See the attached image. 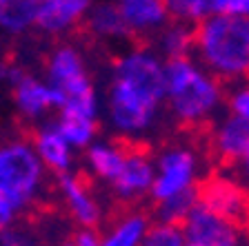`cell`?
<instances>
[{"label": "cell", "instance_id": "277c9868", "mask_svg": "<svg viewBox=\"0 0 249 246\" xmlns=\"http://www.w3.org/2000/svg\"><path fill=\"white\" fill-rule=\"evenodd\" d=\"M194 58L220 82L249 78V18L209 14L194 25Z\"/></svg>", "mask_w": 249, "mask_h": 246}, {"label": "cell", "instance_id": "484cf974", "mask_svg": "<svg viewBox=\"0 0 249 246\" xmlns=\"http://www.w3.org/2000/svg\"><path fill=\"white\" fill-rule=\"evenodd\" d=\"M227 113L249 122V84H238L227 96Z\"/></svg>", "mask_w": 249, "mask_h": 246}, {"label": "cell", "instance_id": "2e32d148", "mask_svg": "<svg viewBox=\"0 0 249 246\" xmlns=\"http://www.w3.org/2000/svg\"><path fill=\"white\" fill-rule=\"evenodd\" d=\"M127 153V144L116 140H93L85 149V169L93 180L103 184H111V180L120 171V164Z\"/></svg>", "mask_w": 249, "mask_h": 246}, {"label": "cell", "instance_id": "52a82bcc", "mask_svg": "<svg viewBox=\"0 0 249 246\" xmlns=\"http://www.w3.org/2000/svg\"><path fill=\"white\" fill-rule=\"evenodd\" d=\"M180 231L187 244L200 246H249V235L245 226L236 220L220 215L216 211L202 206L200 202L187 213L180 222Z\"/></svg>", "mask_w": 249, "mask_h": 246}, {"label": "cell", "instance_id": "4dcf8cb0", "mask_svg": "<svg viewBox=\"0 0 249 246\" xmlns=\"http://www.w3.org/2000/svg\"><path fill=\"white\" fill-rule=\"evenodd\" d=\"M185 246H200V244H185Z\"/></svg>", "mask_w": 249, "mask_h": 246}, {"label": "cell", "instance_id": "7c38bea8", "mask_svg": "<svg viewBox=\"0 0 249 246\" xmlns=\"http://www.w3.org/2000/svg\"><path fill=\"white\" fill-rule=\"evenodd\" d=\"M29 142L34 147V151H36L40 164L47 169V173L62 175L73 171L76 149L62 135L56 120H45V122L38 124V129L34 131V138Z\"/></svg>", "mask_w": 249, "mask_h": 246}, {"label": "cell", "instance_id": "8992f818", "mask_svg": "<svg viewBox=\"0 0 249 246\" xmlns=\"http://www.w3.org/2000/svg\"><path fill=\"white\" fill-rule=\"evenodd\" d=\"M202 180V158L192 144H169L154 158V182H151V200H171L178 195L198 193Z\"/></svg>", "mask_w": 249, "mask_h": 246}, {"label": "cell", "instance_id": "d6986e66", "mask_svg": "<svg viewBox=\"0 0 249 246\" xmlns=\"http://www.w3.org/2000/svg\"><path fill=\"white\" fill-rule=\"evenodd\" d=\"M85 22H87V29L100 40H124L129 36V31L124 27L114 2H96V5H91Z\"/></svg>", "mask_w": 249, "mask_h": 246}, {"label": "cell", "instance_id": "83f0119b", "mask_svg": "<svg viewBox=\"0 0 249 246\" xmlns=\"http://www.w3.org/2000/svg\"><path fill=\"white\" fill-rule=\"evenodd\" d=\"M233 173H236V182L249 193V144H247V149H245L243 158L233 164Z\"/></svg>", "mask_w": 249, "mask_h": 246}, {"label": "cell", "instance_id": "603a6c76", "mask_svg": "<svg viewBox=\"0 0 249 246\" xmlns=\"http://www.w3.org/2000/svg\"><path fill=\"white\" fill-rule=\"evenodd\" d=\"M0 246H49L36 226L18 222L0 229Z\"/></svg>", "mask_w": 249, "mask_h": 246}, {"label": "cell", "instance_id": "30bf717a", "mask_svg": "<svg viewBox=\"0 0 249 246\" xmlns=\"http://www.w3.org/2000/svg\"><path fill=\"white\" fill-rule=\"evenodd\" d=\"M58 195L71 220L80 229H96L100 224L105 213L103 204L83 175L73 173V171L58 175Z\"/></svg>", "mask_w": 249, "mask_h": 246}, {"label": "cell", "instance_id": "cb8c5ba5", "mask_svg": "<svg viewBox=\"0 0 249 246\" xmlns=\"http://www.w3.org/2000/svg\"><path fill=\"white\" fill-rule=\"evenodd\" d=\"M198 202V193L192 195H178V197H171V200L158 202L156 204V215L158 222H167V224H178L187 217V213L194 209V204Z\"/></svg>", "mask_w": 249, "mask_h": 246}, {"label": "cell", "instance_id": "4fadbf2b", "mask_svg": "<svg viewBox=\"0 0 249 246\" xmlns=\"http://www.w3.org/2000/svg\"><path fill=\"white\" fill-rule=\"evenodd\" d=\"M93 0H40L36 2L34 27L45 33L60 36L85 22Z\"/></svg>", "mask_w": 249, "mask_h": 246}, {"label": "cell", "instance_id": "9a60e30c", "mask_svg": "<svg viewBox=\"0 0 249 246\" xmlns=\"http://www.w3.org/2000/svg\"><path fill=\"white\" fill-rule=\"evenodd\" d=\"M247 144H249V122L233 118L229 113L213 122L212 149L223 162L236 164L243 158Z\"/></svg>", "mask_w": 249, "mask_h": 246}, {"label": "cell", "instance_id": "7402d4cb", "mask_svg": "<svg viewBox=\"0 0 249 246\" xmlns=\"http://www.w3.org/2000/svg\"><path fill=\"white\" fill-rule=\"evenodd\" d=\"M162 2L169 14V20L185 22L189 27L198 25L202 18L212 14L209 0H162Z\"/></svg>", "mask_w": 249, "mask_h": 246}, {"label": "cell", "instance_id": "ac0fdd59", "mask_svg": "<svg viewBox=\"0 0 249 246\" xmlns=\"http://www.w3.org/2000/svg\"><path fill=\"white\" fill-rule=\"evenodd\" d=\"M156 51L160 53L165 60H176L194 53V27L185 22L169 20L158 33L154 36Z\"/></svg>", "mask_w": 249, "mask_h": 246}, {"label": "cell", "instance_id": "7a4b0ae2", "mask_svg": "<svg viewBox=\"0 0 249 246\" xmlns=\"http://www.w3.org/2000/svg\"><path fill=\"white\" fill-rule=\"evenodd\" d=\"M225 104V87L194 56L165 62V109L182 127L213 122Z\"/></svg>", "mask_w": 249, "mask_h": 246}, {"label": "cell", "instance_id": "8fae6325", "mask_svg": "<svg viewBox=\"0 0 249 246\" xmlns=\"http://www.w3.org/2000/svg\"><path fill=\"white\" fill-rule=\"evenodd\" d=\"M198 202L220 215L243 224L249 213V193L236 182V178H212L198 186Z\"/></svg>", "mask_w": 249, "mask_h": 246}, {"label": "cell", "instance_id": "5bb4252c", "mask_svg": "<svg viewBox=\"0 0 249 246\" xmlns=\"http://www.w3.org/2000/svg\"><path fill=\"white\" fill-rule=\"evenodd\" d=\"M129 36L154 38L169 22L162 0H116L114 2Z\"/></svg>", "mask_w": 249, "mask_h": 246}, {"label": "cell", "instance_id": "d4e9b609", "mask_svg": "<svg viewBox=\"0 0 249 246\" xmlns=\"http://www.w3.org/2000/svg\"><path fill=\"white\" fill-rule=\"evenodd\" d=\"M187 240L182 235L178 224H167V222H156L149 224L140 246H185Z\"/></svg>", "mask_w": 249, "mask_h": 246}, {"label": "cell", "instance_id": "3957f363", "mask_svg": "<svg viewBox=\"0 0 249 246\" xmlns=\"http://www.w3.org/2000/svg\"><path fill=\"white\" fill-rule=\"evenodd\" d=\"M47 189V169L29 140L0 142V229L25 222L40 204Z\"/></svg>", "mask_w": 249, "mask_h": 246}, {"label": "cell", "instance_id": "f1b7e54d", "mask_svg": "<svg viewBox=\"0 0 249 246\" xmlns=\"http://www.w3.org/2000/svg\"><path fill=\"white\" fill-rule=\"evenodd\" d=\"M71 246H98L100 244V235L93 229H80L73 233V237L69 240Z\"/></svg>", "mask_w": 249, "mask_h": 246}, {"label": "cell", "instance_id": "1f68e13d", "mask_svg": "<svg viewBox=\"0 0 249 246\" xmlns=\"http://www.w3.org/2000/svg\"><path fill=\"white\" fill-rule=\"evenodd\" d=\"M31 2H40V0H31Z\"/></svg>", "mask_w": 249, "mask_h": 246}, {"label": "cell", "instance_id": "e0dca14e", "mask_svg": "<svg viewBox=\"0 0 249 246\" xmlns=\"http://www.w3.org/2000/svg\"><path fill=\"white\" fill-rule=\"evenodd\" d=\"M149 217L140 211H129L120 215L107 231L100 235L98 246H140L142 237H145L147 229H149Z\"/></svg>", "mask_w": 249, "mask_h": 246}, {"label": "cell", "instance_id": "44dd1931", "mask_svg": "<svg viewBox=\"0 0 249 246\" xmlns=\"http://www.w3.org/2000/svg\"><path fill=\"white\" fill-rule=\"evenodd\" d=\"M53 120L76 151H85L98 135V120H89L83 115H69V113H56Z\"/></svg>", "mask_w": 249, "mask_h": 246}, {"label": "cell", "instance_id": "ffe728a7", "mask_svg": "<svg viewBox=\"0 0 249 246\" xmlns=\"http://www.w3.org/2000/svg\"><path fill=\"white\" fill-rule=\"evenodd\" d=\"M36 2L31 0H0V31L20 36L34 27Z\"/></svg>", "mask_w": 249, "mask_h": 246}, {"label": "cell", "instance_id": "4316f807", "mask_svg": "<svg viewBox=\"0 0 249 246\" xmlns=\"http://www.w3.org/2000/svg\"><path fill=\"white\" fill-rule=\"evenodd\" d=\"M212 14L249 18V0H209Z\"/></svg>", "mask_w": 249, "mask_h": 246}, {"label": "cell", "instance_id": "9c48e42d", "mask_svg": "<svg viewBox=\"0 0 249 246\" xmlns=\"http://www.w3.org/2000/svg\"><path fill=\"white\" fill-rule=\"evenodd\" d=\"M154 182V155L140 147H127L120 171L111 180V193L120 202H138L149 195Z\"/></svg>", "mask_w": 249, "mask_h": 246}, {"label": "cell", "instance_id": "f546056e", "mask_svg": "<svg viewBox=\"0 0 249 246\" xmlns=\"http://www.w3.org/2000/svg\"><path fill=\"white\" fill-rule=\"evenodd\" d=\"M60 246H71V244H69V242H65V244H60Z\"/></svg>", "mask_w": 249, "mask_h": 246}, {"label": "cell", "instance_id": "6da1fadb", "mask_svg": "<svg viewBox=\"0 0 249 246\" xmlns=\"http://www.w3.org/2000/svg\"><path fill=\"white\" fill-rule=\"evenodd\" d=\"M165 62L154 47H129L114 60L103 113L118 138L138 142L158 127L165 111Z\"/></svg>", "mask_w": 249, "mask_h": 246}, {"label": "cell", "instance_id": "ba28073f", "mask_svg": "<svg viewBox=\"0 0 249 246\" xmlns=\"http://www.w3.org/2000/svg\"><path fill=\"white\" fill-rule=\"evenodd\" d=\"M9 87L16 111L29 122H45L60 107L58 93L52 89V84L45 78L31 76L22 69H18L14 80L9 82Z\"/></svg>", "mask_w": 249, "mask_h": 246}, {"label": "cell", "instance_id": "5b68a950", "mask_svg": "<svg viewBox=\"0 0 249 246\" xmlns=\"http://www.w3.org/2000/svg\"><path fill=\"white\" fill-rule=\"evenodd\" d=\"M45 80L58 93L60 107L56 113L83 115L98 120L103 113V96L89 76L85 56L73 45L56 47L45 65Z\"/></svg>", "mask_w": 249, "mask_h": 246}]
</instances>
